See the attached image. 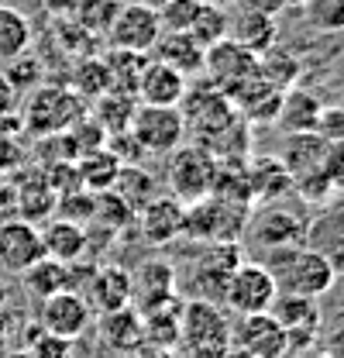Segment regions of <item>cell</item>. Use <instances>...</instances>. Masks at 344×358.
Returning <instances> with one entry per match:
<instances>
[{"label":"cell","mask_w":344,"mask_h":358,"mask_svg":"<svg viewBox=\"0 0 344 358\" xmlns=\"http://www.w3.org/2000/svg\"><path fill=\"white\" fill-rule=\"evenodd\" d=\"M258 262L268 268L275 289H279V293H289V296H310V300H320V296L331 293V286L338 282L334 266H331L324 255L310 252L306 245L265 248V255H261Z\"/></svg>","instance_id":"cell-1"},{"label":"cell","mask_w":344,"mask_h":358,"mask_svg":"<svg viewBox=\"0 0 344 358\" xmlns=\"http://www.w3.org/2000/svg\"><path fill=\"white\" fill-rule=\"evenodd\" d=\"M217 179V155L207 145H179L169 152V196H175L182 207L200 203L214 193Z\"/></svg>","instance_id":"cell-2"},{"label":"cell","mask_w":344,"mask_h":358,"mask_svg":"<svg viewBox=\"0 0 344 358\" xmlns=\"http://www.w3.org/2000/svg\"><path fill=\"white\" fill-rule=\"evenodd\" d=\"M83 114L86 100L76 96L69 87H35L24 114H21V128L31 138H52V134L69 131Z\"/></svg>","instance_id":"cell-3"},{"label":"cell","mask_w":344,"mask_h":358,"mask_svg":"<svg viewBox=\"0 0 344 358\" xmlns=\"http://www.w3.org/2000/svg\"><path fill=\"white\" fill-rule=\"evenodd\" d=\"M279 296L268 268L261 262H238V266L227 272V282H224V296H220V307L234 310L238 317H248V313H268L272 300Z\"/></svg>","instance_id":"cell-4"},{"label":"cell","mask_w":344,"mask_h":358,"mask_svg":"<svg viewBox=\"0 0 344 358\" xmlns=\"http://www.w3.org/2000/svg\"><path fill=\"white\" fill-rule=\"evenodd\" d=\"M128 131H131V138L138 141L141 152H148V155H169L172 148H179L182 138H186L182 107H152V103H138Z\"/></svg>","instance_id":"cell-5"},{"label":"cell","mask_w":344,"mask_h":358,"mask_svg":"<svg viewBox=\"0 0 344 358\" xmlns=\"http://www.w3.org/2000/svg\"><path fill=\"white\" fill-rule=\"evenodd\" d=\"M179 341L186 348H227L231 345V320L214 300H189L179 310Z\"/></svg>","instance_id":"cell-6"},{"label":"cell","mask_w":344,"mask_h":358,"mask_svg":"<svg viewBox=\"0 0 344 358\" xmlns=\"http://www.w3.org/2000/svg\"><path fill=\"white\" fill-rule=\"evenodd\" d=\"M103 35H107L110 48H124V52L148 55V48L162 35V24H159V14L152 7H141V3L131 0V3L117 7V14L110 17V24H107Z\"/></svg>","instance_id":"cell-7"},{"label":"cell","mask_w":344,"mask_h":358,"mask_svg":"<svg viewBox=\"0 0 344 358\" xmlns=\"http://www.w3.org/2000/svg\"><path fill=\"white\" fill-rule=\"evenodd\" d=\"M252 358H286L289 355V341L286 331L275 324L272 313H248L231 327V345Z\"/></svg>","instance_id":"cell-8"},{"label":"cell","mask_w":344,"mask_h":358,"mask_svg":"<svg viewBox=\"0 0 344 358\" xmlns=\"http://www.w3.org/2000/svg\"><path fill=\"white\" fill-rule=\"evenodd\" d=\"M182 117H186V131L193 128L203 141H210L214 134L217 138H224V134L238 124V110H234L231 96H227L224 90H217V87L196 90V96L186 103Z\"/></svg>","instance_id":"cell-9"},{"label":"cell","mask_w":344,"mask_h":358,"mask_svg":"<svg viewBox=\"0 0 344 358\" xmlns=\"http://www.w3.org/2000/svg\"><path fill=\"white\" fill-rule=\"evenodd\" d=\"M89 320H93V307L83 300V293H73V289L48 296L38 307V324L48 334L66 338V341H80L89 327Z\"/></svg>","instance_id":"cell-10"},{"label":"cell","mask_w":344,"mask_h":358,"mask_svg":"<svg viewBox=\"0 0 344 358\" xmlns=\"http://www.w3.org/2000/svg\"><path fill=\"white\" fill-rule=\"evenodd\" d=\"M203 73L210 76V83L217 90H227L238 87L241 80L255 76L258 73V55L241 48L234 38H220L210 48H203Z\"/></svg>","instance_id":"cell-11"},{"label":"cell","mask_w":344,"mask_h":358,"mask_svg":"<svg viewBox=\"0 0 344 358\" xmlns=\"http://www.w3.org/2000/svg\"><path fill=\"white\" fill-rule=\"evenodd\" d=\"M268 313L275 317V324L286 331V341H289V352L300 348L303 341H313V334L320 331L324 324V313L320 303L310 300V296H289V293H279L272 300Z\"/></svg>","instance_id":"cell-12"},{"label":"cell","mask_w":344,"mask_h":358,"mask_svg":"<svg viewBox=\"0 0 344 358\" xmlns=\"http://www.w3.org/2000/svg\"><path fill=\"white\" fill-rule=\"evenodd\" d=\"M38 259H45V245L42 231L35 224L21 221V217L0 224V268L3 272H24Z\"/></svg>","instance_id":"cell-13"},{"label":"cell","mask_w":344,"mask_h":358,"mask_svg":"<svg viewBox=\"0 0 344 358\" xmlns=\"http://www.w3.org/2000/svg\"><path fill=\"white\" fill-rule=\"evenodd\" d=\"M175 296V268L166 259H148L131 272V307L138 313L162 307Z\"/></svg>","instance_id":"cell-14"},{"label":"cell","mask_w":344,"mask_h":358,"mask_svg":"<svg viewBox=\"0 0 344 358\" xmlns=\"http://www.w3.org/2000/svg\"><path fill=\"white\" fill-rule=\"evenodd\" d=\"M186 90L189 87H186L182 73H175V69L155 62V59H145L138 87H134V100L152 103V107H179L186 100Z\"/></svg>","instance_id":"cell-15"},{"label":"cell","mask_w":344,"mask_h":358,"mask_svg":"<svg viewBox=\"0 0 344 358\" xmlns=\"http://www.w3.org/2000/svg\"><path fill=\"white\" fill-rule=\"evenodd\" d=\"M138 227H141V238L148 245H169L172 238L182 234V224H186V207L175 200V196H152L145 207L134 210Z\"/></svg>","instance_id":"cell-16"},{"label":"cell","mask_w":344,"mask_h":358,"mask_svg":"<svg viewBox=\"0 0 344 358\" xmlns=\"http://www.w3.org/2000/svg\"><path fill=\"white\" fill-rule=\"evenodd\" d=\"M248 234L258 248H286V245H303V234H306V221H303L296 210H286V207H268L261 210L255 221L248 224Z\"/></svg>","instance_id":"cell-17"},{"label":"cell","mask_w":344,"mask_h":358,"mask_svg":"<svg viewBox=\"0 0 344 358\" xmlns=\"http://www.w3.org/2000/svg\"><path fill=\"white\" fill-rule=\"evenodd\" d=\"M303 245L317 255H324L338 275H344V207H331L324 214H317L313 221H306Z\"/></svg>","instance_id":"cell-18"},{"label":"cell","mask_w":344,"mask_h":358,"mask_svg":"<svg viewBox=\"0 0 344 358\" xmlns=\"http://www.w3.org/2000/svg\"><path fill=\"white\" fill-rule=\"evenodd\" d=\"M89 307H96L100 313L121 310L131 307V272L121 266H103L93 268L89 279H86V296Z\"/></svg>","instance_id":"cell-19"},{"label":"cell","mask_w":344,"mask_h":358,"mask_svg":"<svg viewBox=\"0 0 344 358\" xmlns=\"http://www.w3.org/2000/svg\"><path fill=\"white\" fill-rule=\"evenodd\" d=\"M148 59H155V62L169 66L175 73H182L186 80L203 73V48L193 42L186 31H162L155 38V45L148 48Z\"/></svg>","instance_id":"cell-20"},{"label":"cell","mask_w":344,"mask_h":358,"mask_svg":"<svg viewBox=\"0 0 344 358\" xmlns=\"http://www.w3.org/2000/svg\"><path fill=\"white\" fill-rule=\"evenodd\" d=\"M42 231V245H45V255L62 262V266H73L80 262L89 248V238H86V227L83 224H73V221H62V217H48Z\"/></svg>","instance_id":"cell-21"},{"label":"cell","mask_w":344,"mask_h":358,"mask_svg":"<svg viewBox=\"0 0 344 358\" xmlns=\"http://www.w3.org/2000/svg\"><path fill=\"white\" fill-rule=\"evenodd\" d=\"M227 38H234L241 48H248V52H255V55H265L268 48H275V42H279V24H275V17H268V14L241 10V7H238V14H234L231 24H227Z\"/></svg>","instance_id":"cell-22"},{"label":"cell","mask_w":344,"mask_h":358,"mask_svg":"<svg viewBox=\"0 0 344 358\" xmlns=\"http://www.w3.org/2000/svg\"><path fill=\"white\" fill-rule=\"evenodd\" d=\"M320 100L306 90H282L279 96V110H275V121L286 134H310L317 128V117H320Z\"/></svg>","instance_id":"cell-23"},{"label":"cell","mask_w":344,"mask_h":358,"mask_svg":"<svg viewBox=\"0 0 344 358\" xmlns=\"http://www.w3.org/2000/svg\"><path fill=\"white\" fill-rule=\"evenodd\" d=\"M100 338H103L107 348H114V352H121V355H134V352L145 345L141 313L134 310V307L100 313Z\"/></svg>","instance_id":"cell-24"},{"label":"cell","mask_w":344,"mask_h":358,"mask_svg":"<svg viewBox=\"0 0 344 358\" xmlns=\"http://www.w3.org/2000/svg\"><path fill=\"white\" fill-rule=\"evenodd\" d=\"M324 159H327V145L310 131V134H289L286 152H282L279 162L286 166V173L296 182V179H303V176L320 173V169H324Z\"/></svg>","instance_id":"cell-25"},{"label":"cell","mask_w":344,"mask_h":358,"mask_svg":"<svg viewBox=\"0 0 344 358\" xmlns=\"http://www.w3.org/2000/svg\"><path fill=\"white\" fill-rule=\"evenodd\" d=\"M179 300L172 296L169 303L152 307L141 313V334L148 348H175L179 345Z\"/></svg>","instance_id":"cell-26"},{"label":"cell","mask_w":344,"mask_h":358,"mask_svg":"<svg viewBox=\"0 0 344 358\" xmlns=\"http://www.w3.org/2000/svg\"><path fill=\"white\" fill-rule=\"evenodd\" d=\"M76 173H80L83 189H89V193H103V189L114 186V179L121 173V162H117V155L103 145V148L83 152V155L76 159Z\"/></svg>","instance_id":"cell-27"},{"label":"cell","mask_w":344,"mask_h":358,"mask_svg":"<svg viewBox=\"0 0 344 358\" xmlns=\"http://www.w3.org/2000/svg\"><path fill=\"white\" fill-rule=\"evenodd\" d=\"M134 107H138V100L131 96V93H121V90H107V93H100L96 96V103H93V121L103 128L107 134H121L131 128V117H134Z\"/></svg>","instance_id":"cell-28"},{"label":"cell","mask_w":344,"mask_h":358,"mask_svg":"<svg viewBox=\"0 0 344 358\" xmlns=\"http://www.w3.org/2000/svg\"><path fill=\"white\" fill-rule=\"evenodd\" d=\"M28 48H31V21H28V14L0 3V66H7L10 59L24 55Z\"/></svg>","instance_id":"cell-29"},{"label":"cell","mask_w":344,"mask_h":358,"mask_svg":"<svg viewBox=\"0 0 344 358\" xmlns=\"http://www.w3.org/2000/svg\"><path fill=\"white\" fill-rule=\"evenodd\" d=\"M21 279H24V289L35 296V300H48V296H55V293H62V289H69V266H62V262H55V259H38L35 266H28L21 272Z\"/></svg>","instance_id":"cell-30"},{"label":"cell","mask_w":344,"mask_h":358,"mask_svg":"<svg viewBox=\"0 0 344 358\" xmlns=\"http://www.w3.org/2000/svg\"><path fill=\"white\" fill-rule=\"evenodd\" d=\"M245 176H248V189L258 193L261 200H272L275 193L282 196L286 189H293V176L286 173V166L279 159H255L245 169Z\"/></svg>","instance_id":"cell-31"},{"label":"cell","mask_w":344,"mask_h":358,"mask_svg":"<svg viewBox=\"0 0 344 358\" xmlns=\"http://www.w3.org/2000/svg\"><path fill=\"white\" fill-rule=\"evenodd\" d=\"M227 24H231V14L227 7H217V3H200L196 14H193V24L186 28V35L200 48H210L214 42L227 38Z\"/></svg>","instance_id":"cell-32"},{"label":"cell","mask_w":344,"mask_h":358,"mask_svg":"<svg viewBox=\"0 0 344 358\" xmlns=\"http://www.w3.org/2000/svg\"><path fill=\"white\" fill-rule=\"evenodd\" d=\"M145 59H148V55H141V52L110 48V52L103 55L107 73H110V90H121V93H131V96H134V87H138V76H141Z\"/></svg>","instance_id":"cell-33"},{"label":"cell","mask_w":344,"mask_h":358,"mask_svg":"<svg viewBox=\"0 0 344 358\" xmlns=\"http://www.w3.org/2000/svg\"><path fill=\"white\" fill-rule=\"evenodd\" d=\"M258 76L275 90H289L300 76V62L282 48H268L265 55H258Z\"/></svg>","instance_id":"cell-34"},{"label":"cell","mask_w":344,"mask_h":358,"mask_svg":"<svg viewBox=\"0 0 344 358\" xmlns=\"http://www.w3.org/2000/svg\"><path fill=\"white\" fill-rule=\"evenodd\" d=\"M110 189H117L124 200L131 203V210H138V207H145L159 189H155V179L148 176V173H141L138 166H121V173L114 179V186Z\"/></svg>","instance_id":"cell-35"},{"label":"cell","mask_w":344,"mask_h":358,"mask_svg":"<svg viewBox=\"0 0 344 358\" xmlns=\"http://www.w3.org/2000/svg\"><path fill=\"white\" fill-rule=\"evenodd\" d=\"M303 17L320 35L344 31V0H303Z\"/></svg>","instance_id":"cell-36"},{"label":"cell","mask_w":344,"mask_h":358,"mask_svg":"<svg viewBox=\"0 0 344 358\" xmlns=\"http://www.w3.org/2000/svg\"><path fill=\"white\" fill-rule=\"evenodd\" d=\"M73 93L76 96H83V100H96L100 93H107L110 90V73H107V62L103 59H86L76 66V73H73Z\"/></svg>","instance_id":"cell-37"},{"label":"cell","mask_w":344,"mask_h":358,"mask_svg":"<svg viewBox=\"0 0 344 358\" xmlns=\"http://www.w3.org/2000/svg\"><path fill=\"white\" fill-rule=\"evenodd\" d=\"M24 331H28V334H24V348H28L35 358H73V341L48 334L38 320L28 324Z\"/></svg>","instance_id":"cell-38"},{"label":"cell","mask_w":344,"mask_h":358,"mask_svg":"<svg viewBox=\"0 0 344 358\" xmlns=\"http://www.w3.org/2000/svg\"><path fill=\"white\" fill-rule=\"evenodd\" d=\"M3 69V76H7V83L14 87V93H24V90H35L38 83H42V76H45V69H42V62L35 59V55H17V59H10L7 66H0Z\"/></svg>","instance_id":"cell-39"},{"label":"cell","mask_w":344,"mask_h":358,"mask_svg":"<svg viewBox=\"0 0 344 358\" xmlns=\"http://www.w3.org/2000/svg\"><path fill=\"white\" fill-rule=\"evenodd\" d=\"M93 207H96V193H89V189H69V193H62L59 200H55V217H62V221H73V224H89L93 221Z\"/></svg>","instance_id":"cell-40"},{"label":"cell","mask_w":344,"mask_h":358,"mask_svg":"<svg viewBox=\"0 0 344 358\" xmlns=\"http://www.w3.org/2000/svg\"><path fill=\"white\" fill-rule=\"evenodd\" d=\"M93 221L107 224V227H124L128 221H134V210H131V203L117 189H103V193H96Z\"/></svg>","instance_id":"cell-41"},{"label":"cell","mask_w":344,"mask_h":358,"mask_svg":"<svg viewBox=\"0 0 344 358\" xmlns=\"http://www.w3.org/2000/svg\"><path fill=\"white\" fill-rule=\"evenodd\" d=\"M117 0H76V10H73V17L83 24V31H107V24H110V17L117 14Z\"/></svg>","instance_id":"cell-42"},{"label":"cell","mask_w":344,"mask_h":358,"mask_svg":"<svg viewBox=\"0 0 344 358\" xmlns=\"http://www.w3.org/2000/svg\"><path fill=\"white\" fill-rule=\"evenodd\" d=\"M196 7H200V0H166V3L155 10L162 31H186V28L193 24Z\"/></svg>","instance_id":"cell-43"},{"label":"cell","mask_w":344,"mask_h":358,"mask_svg":"<svg viewBox=\"0 0 344 358\" xmlns=\"http://www.w3.org/2000/svg\"><path fill=\"white\" fill-rule=\"evenodd\" d=\"M313 134L327 148H344V107H320V117H317Z\"/></svg>","instance_id":"cell-44"},{"label":"cell","mask_w":344,"mask_h":358,"mask_svg":"<svg viewBox=\"0 0 344 358\" xmlns=\"http://www.w3.org/2000/svg\"><path fill=\"white\" fill-rule=\"evenodd\" d=\"M324 176L331 182V189L344 193V148H327V159H324Z\"/></svg>","instance_id":"cell-45"},{"label":"cell","mask_w":344,"mask_h":358,"mask_svg":"<svg viewBox=\"0 0 344 358\" xmlns=\"http://www.w3.org/2000/svg\"><path fill=\"white\" fill-rule=\"evenodd\" d=\"M238 7H241V10H258V14L275 17V14H282V10L289 7V0H238Z\"/></svg>","instance_id":"cell-46"},{"label":"cell","mask_w":344,"mask_h":358,"mask_svg":"<svg viewBox=\"0 0 344 358\" xmlns=\"http://www.w3.org/2000/svg\"><path fill=\"white\" fill-rule=\"evenodd\" d=\"M14 103H17V93H14V87L7 83V76H3V69H0V121L14 114Z\"/></svg>","instance_id":"cell-47"},{"label":"cell","mask_w":344,"mask_h":358,"mask_svg":"<svg viewBox=\"0 0 344 358\" xmlns=\"http://www.w3.org/2000/svg\"><path fill=\"white\" fill-rule=\"evenodd\" d=\"M17 162V145L14 138H0V169H10Z\"/></svg>","instance_id":"cell-48"},{"label":"cell","mask_w":344,"mask_h":358,"mask_svg":"<svg viewBox=\"0 0 344 358\" xmlns=\"http://www.w3.org/2000/svg\"><path fill=\"white\" fill-rule=\"evenodd\" d=\"M134 358H179L172 348H148V345H141L138 352H134Z\"/></svg>","instance_id":"cell-49"},{"label":"cell","mask_w":344,"mask_h":358,"mask_svg":"<svg viewBox=\"0 0 344 358\" xmlns=\"http://www.w3.org/2000/svg\"><path fill=\"white\" fill-rule=\"evenodd\" d=\"M186 358H227V348H186Z\"/></svg>","instance_id":"cell-50"},{"label":"cell","mask_w":344,"mask_h":358,"mask_svg":"<svg viewBox=\"0 0 344 358\" xmlns=\"http://www.w3.org/2000/svg\"><path fill=\"white\" fill-rule=\"evenodd\" d=\"M10 352V331H7V324L0 320V358Z\"/></svg>","instance_id":"cell-51"},{"label":"cell","mask_w":344,"mask_h":358,"mask_svg":"<svg viewBox=\"0 0 344 358\" xmlns=\"http://www.w3.org/2000/svg\"><path fill=\"white\" fill-rule=\"evenodd\" d=\"M42 0H7V7H14V10H24V7H38Z\"/></svg>","instance_id":"cell-52"},{"label":"cell","mask_w":344,"mask_h":358,"mask_svg":"<svg viewBox=\"0 0 344 358\" xmlns=\"http://www.w3.org/2000/svg\"><path fill=\"white\" fill-rule=\"evenodd\" d=\"M3 358H35V355H31L28 348H10V352H7Z\"/></svg>","instance_id":"cell-53"},{"label":"cell","mask_w":344,"mask_h":358,"mask_svg":"<svg viewBox=\"0 0 344 358\" xmlns=\"http://www.w3.org/2000/svg\"><path fill=\"white\" fill-rule=\"evenodd\" d=\"M134 3H141V7H152V10H159L166 0H134Z\"/></svg>","instance_id":"cell-54"},{"label":"cell","mask_w":344,"mask_h":358,"mask_svg":"<svg viewBox=\"0 0 344 358\" xmlns=\"http://www.w3.org/2000/svg\"><path fill=\"white\" fill-rule=\"evenodd\" d=\"M200 3H217V7H231V3H238V0H200Z\"/></svg>","instance_id":"cell-55"},{"label":"cell","mask_w":344,"mask_h":358,"mask_svg":"<svg viewBox=\"0 0 344 358\" xmlns=\"http://www.w3.org/2000/svg\"><path fill=\"white\" fill-rule=\"evenodd\" d=\"M289 3H303V0H289Z\"/></svg>","instance_id":"cell-56"}]
</instances>
